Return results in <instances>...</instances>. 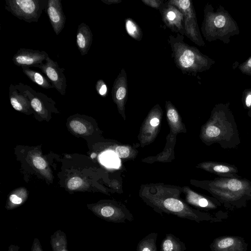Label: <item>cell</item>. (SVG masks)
I'll use <instances>...</instances> for the list:
<instances>
[{
	"instance_id": "36",
	"label": "cell",
	"mask_w": 251,
	"mask_h": 251,
	"mask_svg": "<svg viewBox=\"0 0 251 251\" xmlns=\"http://www.w3.org/2000/svg\"><path fill=\"white\" fill-rule=\"evenodd\" d=\"M247 65L248 67H251V58L248 60L247 62Z\"/></svg>"
},
{
	"instance_id": "6",
	"label": "cell",
	"mask_w": 251,
	"mask_h": 251,
	"mask_svg": "<svg viewBox=\"0 0 251 251\" xmlns=\"http://www.w3.org/2000/svg\"><path fill=\"white\" fill-rule=\"evenodd\" d=\"M48 54L44 50L20 48L14 55L12 60L18 67H30L43 63Z\"/></svg>"
},
{
	"instance_id": "19",
	"label": "cell",
	"mask_w": 251,
	"mask_h": 251,
	"mask_svg": "<svg viewBox=\"0 0 251 251\" xmlns=\"http://www.w3.org/2000/svg\"><path fill=\"white\" fill-rule=\"evenodd\" d=\"M70 126L72 130L79 134H83L86 132V127L79 121L72 120L70 123Z\"/></svg>"
},
{
	"instance_id": "3",
	"label": "cell",
	"mask_w": 251,
	"mask_h": 251,
	"mask_svg": "<svg viewBox=\"0 0 251 251\" xmlns=\"http://www.w3.org/2000/svg\"><path fill=\"white\" fill-rule=\"evenodd\" d=\"M48 0H5V9L13 16L28 23L37 22Z\"/></svg>"
},
{
	"instance_id": "14",
	"label": "cell",
	"mask_w": 251,
	"mask_h": 251,
	"mask_svg": "<svg viewBox=\"0 0 251 251\" xmlns=\"http://www.w3.org/2000/svg\"><path fill=\"white\" fill-rule=\"evenodd\" d=\"M24 74L33 82L42 88L49 89L54 87L50 80L43 75L28 67H22Z\"/></svg>"
},
{
	"instance_id": "18",
	"label": "cell",
	"mask_w": 251,
	"mask_h": 251,
	"mask_svg": "<svg viewBox=\"0 0 251 251\" xmlns=\"http://www.w3.org/2000/svg\"><path fill=\"white\" fill-rule=\"evenodd\" d=\"M112 92L116 100L121 101L125 98L126 89L124 86H122L118 80L114 85Z\"/></svg>"
},
{
	"instance_id": "17",
	"label": "cell",
	"mask_w": 251,
	"mask_h": 251,
	"mask_svg": "<svg viewBox=\"0 0 251 251\" xmlns=\"http://www.w3.org/2000/svg\"><path fill=\"white\" fill-rule=\"evenodd\" d=\"M195 54L190 49H184L178 56L179 65L183 68L188 69L192 67L195 62Z\"/></svg>"
},
{
	"instance_id": "34",
	"label": "cell",
	"mask_w": 251,
	"mask_h": 251,
	"mask_svg": "<svg viewBox=\"0 0 251 251\" xmlns=\"http://www.w3.org/2000/svg\"><path fill=\"white\" fill-rule=\"evenodd\" d=\"M101 1L105 4L108 5L119 3L121 1V0H101Z\"/></svg>"
},
{
	"instance_id": "27",
	"label": "cell",
	"mask_w": 251,
	"mask_h": 251,
	"mask_svg": "<svg viewBox=\"0 0 251 251\" xmlns=\"http://www.w3.org/2000/svg\"><path fill=\"white\" fill-rule=\"evenodd\" d=\"M226 23L225 18L222 15L217 16L214 20V24L217 27H222Z\"/></svg>"
},
{
	"instance_id": "31",
	"label": "cell",
	"mask_w": 251,
	"mask_h": 251,
	"mask_svg": "<svg viewBox=\"0 0 251 251\" xmlns=\"http://www.w3.org/2000/svg\"><path fill=\"white\" fill-rule=\"evenodd\" d=\"M104 161L105 163L108 164L109 165L115 166V159L111 155H105L104 156Z\"/></svg>"
},
{
	"instance_id": "35",
	"label": "cell",
	"mask_w": 251,
	"mask_h": 251,
	"mask_svg": "<svg viewBox=\"0 0 251 251\" xmlns=\"http://www.w3.org/2000/svg\"><path fill=\"white\" fill-rule=\"evenodd\" d=\"M19 249L20 247L18 245L11 244L9 246L7 251H19Z\"/></svg>"
},
{
	"instance_id": "8",
	"label": "cell",
	"mask_w": 251,
	"mask_h": 251,
	"mask_svg": "<svg viewBox=\"0 0 251 251\" xmlns=\"http://www.w3.org/2000/svg\"><path fill=\"white\" fill-rule=\"evenodd\" d=\"M46 13L53 30L58 35L64 27L66 17L61 0H48Z\"/></svg>"
},
{
	"instance_id": "5",
	"label": "cell",
	"mask_w": 251,
	"mask_h": 251,
	"mask_svg": "<svg viewBox=\"0 0 251 251\" xmlns=\"http://www.w3.org/2000/svg\"><path fill=\"white\" fill-rule=\"evenodd\" d=\"M34 67L41 70L61 95H65L67 80L64 74L65 69L60 67L57 61L53 60L49 56L46 58L45 63L36 65Z\"/></svg>"
},
{
	"instance_id": "20",
	"label": "cell",
	"mask_w": 251,
	"mask_h": 251,
	"mask_svg": "<svg viewBox=\"0 0 251 251\" xmlns=\"http://www.w3.org/2000/svg\"><path fill=\"white\" fill-rule=\"evenodd\" d=\"M126 27L128 34L136 38L138 34V29L135 23L128 19L126 23Z\"/></svg>"
},
{
	"instance_id": "16",
	"label": "cell",
	"mask_w": 251,
	"mask_h": 251,
	"mask_svg": "<svg viewBox=\"0 0 251 251\" xmlns=\"http://www.w3.org/2000/svg\"><path fill=\"white\" fill-rule=\"evenodd\" d=\"M158 233L151 232L145 236L138 243L136 251H157L156 240Z\"/></svg>"
},
{
	"instance_id": "15",
	"label": "cell",
	"mask_w": 251,
	"mask_h": 251,
	"mask_svg": "<svg viewBox=\"0 0 251 251\" xmlns=\"http://www.w3.org/2000/svg\"><path fill=\"white\" fill-rule=\"evenodd\" d=\"M50 243L52 251H69L67 236L61 230H56L50 236Z\"/></svg>"
},
{
	"instance_id": "28",
	"label": "cell",
	"mask_w": 251,
	"mask_h": 251,
	"mask_svg": "<svg viewBox=\"0 0 251 251\" xmlns=\"http://www.w3.org/2000/svg\"><path fill=\"white\" fill-rule=\"evenodd\" d=\"M176 14L173 10H169L166 14L167 20L170 23H174L176 19Z\"/></svg>"
},
{
	"instance_id": "12",
	"label": "cell",
	"mask_w": 251,
	"mask_h": 251,
	"mask_svg": "<svg viewBox=\"0 0 251 251\" xmlns=\"http://www.w3.org/2000/svg\"><path fill=\"white\" fill-rule=\"evenodd\" d=\"M93 41V34L90 27L84 23L80 24L76 34V44L81 55L87 54Z\"/></svg>"
},
{
	"instance_id": "23",
	"label": "cell",
	"mask_w": 251,
	"mask_h": 251,
	"mask_svg": "<svg viewBox=\"0 0 251 251\" xmlns=\"http://www.w3.org/2000/svg\"><path fill=\"white\" fill-rule=\"evenodd\" d=\"M10 204L7 206V209H11L13 207L22 204L24 200L22 198L18 196L16 194H11L9 198Z\"/></svg>"
},
{
	"instance_id": "10",
	"label": "cell",
	"mask_w": 251,
	"mask_h": 251,
	"mask_svg": "<svg viewBox=\"0 0 251 251\" xmlns=\"http://www.w3.org/2000/svg\"><path fill=\"white\" fill-rule=\"evenodd\" d=\"M199 167L216 175L219 177H240L237 175L238 170L236 166L225 162L207 161L199 165Z\"/></svg>"
},
{
	"instance_id": "11",
	"label": "cell",
	"mask_w": 251,
	"mask_h": 251,
	"mask_svg": "<svg viewBox=\"0 0 251 251\" xmlns=\"http://www.w3.org/2000/svg\"><path fill=\"white\" fill-rule=\"evenodd\" d=\"M186 201L197 208L210 210L217 209L222 205L221 203L215 198L204 196L189 190Z\"/></svg>"
},
{
	"instance_id": "29",
	"label": "cell",
	"mask_w": 251,
	"mask_h": 251,
	"mask_svg": "<svg viewBox=\"0 0 251 251\" xmlns=\"http://www.w3.org/2000/svg\"><path fill=\"white\" fill-rule=\"evenodd\" d=\"M31 251H44L42 249L40 242L37 238L34 239Z\"/></svg>"
},
{
	"instance_id": "25",
	"label": "cell",
	"mask_w": 251,
	"mask_h": 251,
	"mask_svg": "<svg viewBox=\"0 0 251 251\" xmlns=\"http://www.w3.org/2000/svg\"><path fill=\"white\" fill-rule=\"evenodd\" d=\"M115 151L119 157L125 158L129 155L128 148L125 146H118L115 149Z\"/></svg>"
},
{
	"instance_id": "38",
	"label": "cell",
	"mask_w": 251,
	"mask_h": 251,
	"mask_svg": "<svg viewBox=\"0 0 251 251\" xmlns=\"http://www.w3.org/2000/svg\"></svg>"
},
{
	"instance_id": "33",
	"label": "cell",
	"mask_w": 251,
	"mask_h": 251,
	"mask_svg": "<svg viewBox=\"0 0 251 251\" xmlns=\"http://www.w3.org/2000/svg\"><path fill=\"white\" fill-rule=\"evenodd\" d=\"M245 105L248 108L251 107V94H249L246 97L245 100Z\"/></svg>"
},
{
	"instance_id": "32",
	"label": "cell",
	"mask_w": 251,
	"mask_h": 251,
	"mask_svg": "<svg viewBox=\"0 0 251 251\" xmlns=\"http://www.w3.org/2000/svg\"><path fill=\"white\" fill-rule=\"evenodd\" d=\"M160 123L159 120L157 118H153L150 121L151 125L153 127L157 126Z\"/></svg>"
},
{
	"instance_id": "13",
	"label": "cell",
	"mask_w": 251,
	"mask_h": 251,
	"mask_svg": "<svg viewBox=\"0 0 251 251\" xmlns=\"http://www.w3.org/2000/svg\"><path fill=\"white\" fill-rule=\"evenodd\" d=\"M185 244L171 233L166 234L162 240L160 251H186Z\"/></svg>"
},
{
	"instance_id": "37",
	"label": "cell",
	"mask_w": 251,
	"mask_h": 251,
	"mask_svg": "<svg viewBox=\"0 0 251 251\" xmlns=\"http://www.w3.org/2000/svg\"><path fill=\"white\" fill-rule=\"evenodd\" d=\"M249 116L251 117V112L249 113Z\"/></svg>"
},
{
	"instance_id": "21",
	"label": "cell",
	"mask_w": 251,
	"mask_h": 251,
	"mask_svg": "<svg viewBox=\"0 0 251 251\" xmlns=\"http://www.w3.org/2000/svg\"><path fill=\"white\" fill-rule=\"evenodd\" d=\"M82 179L78 176L71 178L68 182V188L71 190H75L79 187L82 184Z\"/></svg>"
},
{
	"instance_id": "24",
	"label": "cell",
	"mask_w": 251,
	"mask_h": 251,
	"mask_svg": "<svg viewBox=\"0 0 251 251\" xmlns=\"http://www.w3.org/2000/svg\"><path fill=\"white\" fill-rule=\"evenodd\" d=\"M167 115L168 119L172 124L175 125L178 123L179 120L178 114L175 109H169Z\"/></svg>"
},
{
	"instance_id": "7",
	"label": "cell",
	"mask_w": 251,
	"mask_h": 251,
	"mask_svg": "<svg viewBox=\"0 0 251 251\" xmlns=\"http://www.w3.org/2000/svg\"><path fill=\"white\" fill-rule=\"evenodd\" d=\"M210 249L211 251H247L248 244L240 236H222L213 241Z\"/></svg>"
},
{
	"instance_id": "26",
	"label": "cell",
	"mask_w": 251,
	"mask_h": 251,
	"mask_svg": "<svg viewBox=\"0 0 251 251\" xmlns=\"http://www.w3.org/2000/svg\"><path fill=\"white\" fill-rule=\"evenodd\" d=\"M33 164L37 169L40 170L44 169L47 166L45 160L40 156H36L33 158Z\"/></svg>"
},
{
	"instance_id": "9",
	"label": "cell",
	"mask_w": 251,
	"mask_h": 251,
	"mask_svg": "<svg viewBox=\"0 0 251 251\" xmlns=\"http://www.w3.org/2000/svg\"><path fill=\"white\" fill-rule=\"evenodd\" d=\"M26 85L22 82L15 85L11 84L9 86L10 103L17 111H25L31 107L30 100L26 93Z\"/></svg>"
},
{
	"instance_id": "4",
	"label": "cell",
	"mask_w": 251,
	"mask_h": 251,
	"mask_svg": "<svg viewBox=\"0 0 251 251\" xmlns=\"http://www.w3.org/2000/svg\"><path fill=\"white\" fill-rule=\"evenodd\" d=\"M89 208L100 218L114 223L131 222L134 218L130 211L124 205L113 202H101Z\"/></svg>"
},
{
	"instance_id": "30",
	"label": "cell",
	"mask_w": 251,
	"mask_h": 251,
	"mask_svg": "<svg viewBox=\"0 0 251 251\" xmlns=\"http://www.w3.org/2000/svg\"><path fill=\"white\" fill-rule=\"evenodd\" d=\"M146 4L154 8H157L160 4V1L158 0H143Z\"/></svg>"
},
{
	"instance_id": "22",
	"label": "cell",
	"mask_w": 251,
	"mask_h": 251,
	"mask_svg": "<svg viewBox=\"0 0 251 251\" xmlns=\"http://www.w3.org/2000/svg\"><path fill=\"white\" fill-rule=\"evenodd\" d=\"M95 88L98 94L101 96L104 97L107 95V87L103 80L99 79L97 81Z\"/></svg>"
},
{
	"instance_id": "2",
	"label": "cell",
	"mask_w": 251,
	"mask_h": 251,
	"mask_svg": "<svg viewBox=\"0 0 251 251\" xmlns=\"http://www.w3.org/2000/svg\"><path fill=\"white\" fill-rule=\"evenodd\" d=\"M201 186L226 208L246 207L251 200V181L241 176L218 177L201 182Z\"/></svg>"
},
{
	"instance_id": "1",
	"label": "cell",
	"mask_w": 251,
	"mask_h": 251,
	"mask_svg": "<svg viewBox=\"0 0 251 251\" xmlns=\"http://www.w3.org/2000/svg\"><path fill=\"white\" fill-rule=\"evenodd\" d=\"M224 108L212 112L201 128V138L208 146L217 143L224 149H235L241 143L239 132L232 113Z\"/></svg>"
}]
</instances>
